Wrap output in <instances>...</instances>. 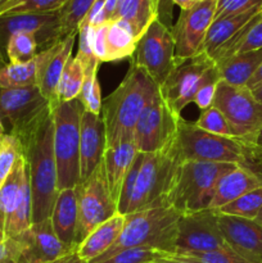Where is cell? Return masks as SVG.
<instances>
[{"label":"cell","mask_w":262,"mask_h":263,"mask_svg":"<svg viewBox=\"0 0 262 263\" xmlns=\"http://www.w3.org/2000/svg\"><path fill=\"white\" fill-rule=\"evenodd\" d=\"M21 148L28 166L32 193V223H38L50 218L59 193L53 116Z\"/></svg>","instance_id":"7a4b0ae2"},{"label":"cell","mask_w":262,"mask_h":263,"mask_svg":"<svg viewBox=\"0 0 262 263\" xmlns=\"http://www.w3.org/2000/svg\"><path fill=\"white\" fill-rule=\"evenodd\" d=\"M54 109L36 85L13 89H0V118L9 123L10 135L25 144Z\"/></svg>","instance_id":"52a82bcc"},{"label":"cell","mask_w":262,"mask_h":263,"mask_svg":"<svg viewBox=\"0 0 262 263\" xmlns=\"http://www.w3.org/2000/svg\"><path fill=\"white\" fill-rule=\"evenodd\" d=\"M105 139L104 121L100 115L82 110L80 123V182L86 181L95 171L104 156Z\"/></svg>","instance_id":"ffe728a7"},{"label":"cell","mask_w":262,"mask_h":263,"mask_svg":"<svg viewBox=\"0 0 262 263\" xmlns=\"http://www.w3.org/2000/svg\"><path fill=\"white\" fill-rule=\"evenodd\" d=\"M171 256L192 263H249L244 258H241L239 254H236L230 247L212 252L171 254Z\"/></svg>","instance_id":"f35d334b"},{"label":"cell","mask_w":262,"mask_h":263,"mask_svg":"<svg viewBox=\"0 0 262 263\" xmlns=\"http://www.w3.org/2000/svg\"><path fill=\"white\" fill-rule=\"evenodd\" d=\"M76 37L77 33L67 36L57 41L45 50L39 51L36 55V59H38L36 86L39 87L41 94L48 99L53 109H55L59 105V81H61L67 61L72 57Z\"/></svg>","instance_id":"ac0fdd59"},{"label":"cell","mask_w":262,"mask_h":263,"mask_svg":"<svg viewBox=\"0 0 262 263\" xmlns=\"http://www.w3.org/2000/svg\"><path fill=\"white\" fill-rule=\"evenodd\" d=\"M195 2H198V0H195Z\"/></svg>","instance_id":"94428289"},{"label":"cell","mask_w":262,"mask_h":263,"mask_svg":"<svg viewBox=\"0 0 262 263\" xmlns=\"http://www.w3.org/2000/svg\"><path fill=\"white\" fill-rule=\"evenodd\" d=\"M5 134H7V133H5V127H4V125H3L2 118H0V138H3Z\"/></svg>","instance_id":"11a10c76"},{"label":"cell","mask_w":262,"mask_h":263,"mask_svg":"<svg viewBox=\"0 0 262 263\" xmlns=\"http://www.w3.org/2000/svg\"><path fill=\"white\" fill-rule=\"evenodd\" d=\"M0 263H9L7 238H5V231L2 223H0Z\"/></svg>","instance_id":"bcb514c9"},{"label":"cell","mask_w":262,"mask_h":263,"mask_svg":"<svg viewBox=\"0 0 262 263\" xmlns=\"http://www.w3.org/2000/svg\"><path fill=\"white\" fill-rule=\"evenodd\" d=\"M76 249H74V251H72V252H69V253H67L66 256L61 257V258L55 259V261H53L50 263H87V262H85L84 259H82L81 257L79 256V253H77Z\"/></svg>","instance_id":"7dc6e473"},{"label":"cell","mask_w":262,"mask_h":263,"mask_svg":"<svg viewBox=\"0 0 262 263\" xmlns=\"http://www.w3.org/2000/svg\"><path fill=\"white\" fill-rule=\"evenodd\" d=\"M138 153L139 152L134 136L122 139L113 145L105 146L103 163H104L108 186H109L110 194L116 203L118 202V198H120L123 180H125L127 172L130 171Z\"/></svg>","instance_id":"7402d4cb"},{"label":"cell","mask_w":262,"mask_h":263,"mask_svg":"<svg viewBox=\"0 0 262 263\" xmlns=\"http://www.w3.org/2000/svg\"><path fill=\"white\" fill-rule=\"evenodd\" d=\"M85 72L82 68L81 63L76 59V57H71L67 61L66 67L62 73L61 81H59L58 87V97L59 103L69 102L81 94L82 85H84Z\"/></svg>","instance_id":"d6a6232c"},{"label":"cell","mask_w":262,"mask_h":263,"mask_svg":"<svg viewBox=\"0 0 262 263\" xmlns=\"http://www.w3.org/2000/svg\"><path fill=\"white\" fill-rule=\"evenodd\" d=\"M259 49H262V10L256 17L252 18L251 22L247 23V26L240 31L233 45L223 54L221 61L235 55V54L259 50Z\"/></svg>","instance_id":"1f68e13d"},{"label":"cell","mask_w":262,"mask_h":263,"mask_svg":"<svg viewBox=\"0 0 262 263\" xmlns=\"http://www.w3.org/2000/svg\"><path fill=\"white\" fill-rule=\"evenodd\" d=\"M126 216L116 213L115 216L95 228L77 246V253L85 262L91 263L105 253L120 238L125 226Z\"/></svg>","instance_id":"d4e9b609"},{"label":"cell","mask_w":262,"mask_h":263,"mask_svg":"<svg viewBox=\"0 0 262 263\" xmlns=\"http://www.w3.org/2000/svg\"><path fill=\"white\" fill-rule=\"evenodd\" d=\"M181 116L170 108L161 92H157L139 117L134 130L139 153L169 152L176 138Z\"/></svg>","instance_id":"8fae6325"},{"label":"cell","mask_w":262,"mask_h":263,"mask_svg":"<svg viewBox=\"0 0 262 263\" xmlns=\"http://www.w3.org/2000/svg\"><path fill=\"white\" fill-rule=\"evenodd\" d=\"M158 90L159 87L148 73L131 62L117 89L103 100L100 116L104 121L105 146L133 138L139 117Z\"/></svg>","instance_id":"6da1fadb"},{"label":"cell","mask_w":262,"mask_h":263,"mask_svg":"<svg viewBox=\"0 0 262 263\" xmlns=\"http://www.w3.org/2000/svg\"><path fill=\"white\" fill-rule=\"evenodd\" d=\"M179 166V162L169 152L144 154L127 215L157 205H169L167 198Z\"/></svg>","instance_id":"9c48e42d"},{"label":"cell","mask_w":262,"mask_h":263,"mask_svg":"<svg viewBox=\"0 0 262 263\" xmlns=\"http://www.w3.org/2000/svg\"><path fill=\"white\" fill-rule=\"evenodd\" d=\"M261 84H262V63H261V66L258 67V69L256 71V73L253 74V77H252V79L248 81L247 87H248L249 90H252Z\"/></svg>","instance_id":"c3c4849f"},{"label":"cell","mask_w":262,"mask_h":263,"mask_svg":"<svg viewBox=\"0 0 262 263\" xmlns=\"http://www.w3.org/2000/svg\"><path fill=\"white\" fill-rule=\"evenodd\" d=\"M216 5L217 0H198L188 9H180L179 18L171 28L176 59L203 53L205 36L215 21Z\"/></svg>","instance_id":"5bb4252c"},{"label":"cell","mask_w":262,"mask_h":263,"mask_svg":"<svg viewBox=\"0 0 262 263\" xmlns=\"http://www.w3.org/2000/svg\"><path fill=\"white\" fill-rule=\"evenodd\" d=\"M67 0H10L0 9V18L9 14L58 12Z\"/></svg>","instance_id":"e575fe53"},{"label":"cell","mask_w":262,"mask_h":263,"mask_svg":"<svg viewBox=\"0 0 262 263\" xmlns=\"http://www.w3.org/2000/svg\"><path fill=\"white\" fill-rule=\"evenodd\" d=\"M7 246L9 263H50L77 248L59 240L50 218L32 223L20 235L8 238Z\"/></svg>","instance_id":"4fadbf2b"},{"label":"cell","mask_w":262,"mask_h":263,"mask_svg":"<svg viewBox=\"0 0 262 263\" xmlns=\"http://www.w3.org/2000/svg\"><path fill=\"white\" fill-rule=\"evenodd\" d=\"M262 63V49L235 54L216 63L221 81L234 86H247Z\"/></svg>","instance_id":"484cf974"},{"label":"cell","mask_w":262,"mask_h":263,"mask_svg":"<svg viewBox=\"0 0 262 263\" xmlns=\"http://www.w3.org/2000/svg\"><path fill=\"white\" fill-rule=\"evenodd\" d=\"M97 0H67L58 10L59 37L64 39L73 33H79L80 26L87 17Z\"/></svg>","instance_id":"f1b7e54d"},{"label":"cell","mask_w":262,"mask_h":263,"mask_svg":"<svg viewBox=\"0 0 262 263\" xmlns=\"http://www.w3.org/2000/svg\"><path fill=\"white\" fill-rule=\"evenodd\" d=\"M84 109L92 115H100L102 112V90L98 81V72L85 74L84 85H82L81 94H80Z\"/></svg>","instance_id":"ab89813d"},{"label":"cell","mask_w":262,"mask_h":263,"mask_svg":"<svg viewBox=\"0 0 262 263\" xmlns=\"http://www.w3.org/2000/svg\"><path fill=\"white\" fill-rule=\"evenodd\" d=\"M158 9V20L169 28H172V14H174V3L172 0H154Z\"/></svg>","instance_id":"f6af8a7d"},{"label":"cell","mask_w":262,"mask_h":263,"mask_svg":"<svg viewBox=\"0 0 262 263\" xmlns=\"http://www.w3.org/2000/svg\"><path fill=\"white\" fill-rule=\"evenodd\" d=\"M38 53V41L32 33H15L10 36L5 46V54L9 59V63H27L32 61Z\"/></svg>","instance_id":"836d02e7"},{"label":"cell","mask_w":262,"mask_h":263,"mask_svg":"<svg viewBox=\"0 0 262 263\" xmlns=\"http://www.w3.org/2000/svg\"><path fill=\"white\" fill-rule=\"evenodd\" d=\"M84 110L81 99L59 103L53 112L54 156L58 189L76 187L80 182V123Z\"/></svg>","instance_id":"8992f818"},{"label":"cell","mask_w":262,"mask_h":263,"mask_svg":"<svg viewBox=\"0 0 262 263\" xmlns=\"http://www.w3.org/2000/svg\"><path fill=\"white\" fill-rule=\"evenodd\" d=\"M53 230L59 240L69 247H77V223H79V207H77L76 189L59 190L50 215Z\"/></svg>","instance_id":"cb8c5ba5"},{"label":"cell","mask_w":262,"mask_h":263,"mask_svg":"<svg viewBox=\"0 0 262 263\" xmlns=\"http://www.w3.org/2000/svg\"><path fill=\"white\" fill-rule=\"evenodd\" d=\"M156 263H192V262H188V261H184V259H180V258H175V257H172L171 254H170L167 258L164 259H161V261L156 262Z\"/></svg>","instance_id":"f5cc1de1"},{"label":"cell","mask_w":262,"mask_h":263,"mask_svg":"<svg viewBox=\"0 0 262 263\" xmlns=\"http://www.w3.org/2000/svg\"><path fill=\"white\" fill-rule=\"evenodd\" d=\"M225 117L233 138L248 146L262 128V104L247 86H234L220 81L213 104Z\"/></svg>","instance_id":"ba28073f"},{"label":"cell","mask_w":262,"mask_h":263,"mask_svg":"<svg viewBox=\"0 0 262 263\" xmlns=\"http://www.w3.org/2000/svg\"><path fill=\"white\" fill-rule=\"evenodd\" d=\"M180 216L170 205H157L126 215L120 238L103 256L91 263L100 262L123 249L136 247L158 249L174 254Z\"/></svg>","instance_id":"277c9868"},{"label":"cell","mask_w":262,"mask_h":263,"mask_svg":"<svg viewBox=\"0 0 262 263\" xmlns=\"http://www.w3.org/2000/svg\"><path fill=\"white\" fill-rule=\"evenodd\" d=\"M235 167L236 164L216 162L181 163L167 198V204L180 215L208 210L218 179Z\"/></svg>","instance_id":"5b68a950"},{"label":"cell","mask_w":262,"mask_h":263,"mask_svg":"<svg viewBox=\"0 0 262 263\" xmlns=\"http://www.w3.org/2000/svg\"><path fill=\"white\" fill-rule=\"evenodd\" d=\"M221 81L220 73H218L217 66H213L212 68L208 69L203 76L202 82L197 90L193 103L199 108L200 110H204L213 104L215 99L216 89H217L218 82Z\"/></svg>","instance_id":"60d3db41"},{"label":"cell","mask_w":262,"mask_h":263,"mask_svg":"<svg viewBox=\"0 0 262 263\" xmlns=\"http://www.w3.org/2000/svg\"><path fill=\"white\" fill-rule=\"evenodd\" d=\"M180 164L185 162H216L248 167L257 172L253 151L251 146L235 138L215 135L195 125V122L180 118L176 138L170 148Z\"/></svg>","instance_id":"3957f363"},{"label":"cell","mask_w":262,"mask_h":263,"mask_svg":"<svg viewBox=\"0 0 262 263\" xmlns=\"http://www.w3.org/2000/svg\"><path fill=\"white\" fill-rule=\"evenodd\" d=\"M251 91L253 92L254 98H256V99L262 104V84L258 85L257 87H254V89H252Z\"/></svg>","instance_id":"db71d44e"},{"label":"cell","mask_w":262,"mask_h":263,"mask_svg":"<svg viewBox=\"0 0 262 263\" xmlns=\"http://www.w3.org/2000/svg\"><path fill=\"white\" fill-rule=\"evenodd\" d=\"M261 10L262 8H256L240 14L228 15L213 21L203 44V53L207 54L213 62L217 63L228 49L233 45L247 23L251 22L252 18L256 17Z\"/></svg>","instance_id":"44dd1931"},{"label":"cell","mask_w":262,"mask_h":263,"mask_svg":"<svg viewBox=\"0 0 262 263\" xmlns=\"http://www.w3.org/2000/svg\"><path fill=\"white\" fill-rule=\"evenodd\" d=\"M174 5H177L180 9H188L195 3V0H172Z\"/></svg>","instance_id":"f907efd6"},{"label":"cell","mask_w":262,"mask_h":263,"mask_svg":"<svg viewBox=\"0 0 262 263\" xmlns=\"http://www.w3.org/2000/svg\"><path fill=\"white\" fill-rule=\"evenodd\" d=\"M21 156H22V148L20 141L10 134H5L3 136L2 148H0V187L12 174Z\"/></svg>","instance_id":"74e56055"},{"label":"cell","mask_w":262,"mask_h":263,"mask_svg":"<svg viewBox=\"0 0 262 263\" xmlns=\"http://www.w3.org/2000/svg\"><path fill=\"white\" fill-rule=\"evenodd\" d=\"M262 8V0H217L215 20Z\"/></svg>","instance_id":"7bdbcfd3"},{"label":"cell","mask_w":262,"mask_h":263,"mask_svg":"<svg viewBox=\"0 0 262 263\" xmlns=\"http://www.w3.org/2000/svg\"><path fill=\"white\" fill-rule=\"evenodd\" d=\"M38 80V59L27 63H7L0 68V89H13L36 85Z\"/></svg>","instance_id":"f546056e"},{"label":"cell","mask_w":262,"mask_h":263,"mask_svg":"<svg viewBox=\"0 0 262 263\" xmlns=\"http://www.w3.org/2000/svg\"><path fill=\"white\" fill-rule=\"evenodd\" d=\"M2 140H3V138H0V148H2Z\"/></svg>","instance_id":"91938a15"},{"label":"cell","mask_w":262,"mask_h":263,"mask_svg":"<svg viewBox=\"0 0 262 263\" xmlns=\"http://www.w3.org/2000/svg\"><path fill=\"white\" fill-rule=\"evenodd\" d=\"M138 40L135 30L126 21L116 20L108 22L107 62H116L133 55Z\"/></svg>","instance_id":"83f0119b"},{"label":"cell","mask_w":262,"mask_h":263,"mask_svg":"<svg viewBox=\"0 0 262 263\" xmlns=\"http://www.w3.org/2000/svg\"><path fill=\"white\" fill-rule=\"evenodd\" d=\"M257 221H258L259 223H262V210H261V212L258 213V216H257V218H256Z\"/></svg>","instance_id":"680465c9"},{"label":"cell","mask_w":262,"mask_h":263,"mask_svg":"<svg viewBox=\"0 0 262 263\" xmlns=\"http://www.w3.org/2000/svg\"><path fill=\"white\" fill-rule=\"evenodd\" d=\"M195 125L202 128V130L207 131V133L226 136V138H233L225 117L215 105H211L207 109L202 110L199 118L195 121Z\"/></svg>","instance_id":"b9f144b4"},{"label":"cell","mask_w":262,"mask_h":263,"mask_svg":"<svg viewBox=\"0 0 262 263\" xmlns=\"http://www.w3.org/2000/svg\"><path fill=\"white\" fill-rule=\"evenodd\" d=\"M213 66H216V62L205 53L192 58L176 59L169 77L159 87L162 98L176 115L181 116V110L193 102L203 76Z\"/></svg>","instance_id":"9a60e30c"},{"label":"cell","mask_w":262,"mask_h":263,"mask_svg":"<svg viewBox=\"0 0 262 263\" xmlns=\"http://www.w3.org/2000/svg\"><path fill=\"white\" fill-rule=\"evenodd\" d=\"M10 0H0V9H2L3 7H4L5 4H7V3H9Z\"/></svg>","instance_id":"6f0895ef"},{"label":"cell","mask_w":262,"mask_h":263,"mask_svg":"<svg viewBox=\"0 0 262 263\" xmlns=\"http://www.w3.org/2000/svg\"><path fill=\"white\" fill-rule=\"evenodd\" d=\"M228 247L213 211L204 210L180 216L174 254L212 252Z\"/></svg>","instance_id":"2e32d148"},{"label":"cell","mask_w":262,"mask_h":263,"mask_svg":"<svg viewBox=\"0 0 262 263\" xmlns=\"http://www.w3.org/2000/svg\"><path fill=\"white\" fill-rule=\"evenodd\" d=\"M107 30L108 22L99 27L94 28V35H92V50L94 55L100 63L107 62Z\"/></svg>","instance_id":"ee69618b"},{"label":"cell","mask_w":262,"mask_h":263,"mask_svg":"<svg viewBox=\"0 0 262 263\" xmlns=\"http://www.w3.org/2000/svg\"><path fill=\"white\" fill-rule=\"evenodd\" d=\"M253 156H254V159H256V163H257V171H258V174L261 175V177H262V152L261 153L253 152Z\"/></svg>","instance_id":"816d5d0a"},{"label":"cell","mask_w":262,"mask_h":263,"mask_svg":"<svg viewBox=\"0 0 262 263\" xmlns=\"http://www.w3.org/2000/svg\"><path fill=\"white\" fill-rule=\"evenodd\" d=\"M156 18H158V9L154 0H118L112 21L122 20L130 23L140 39Z\"/></svg>","instance_id":"4316f807"},{"label":"cell","mask_w":262,"mask_h":263,"mask_svg":"<svg viewBox=\"0 0 262 263\" xmlns=\"http://www.w3.org/2000/svg\"><path fill=\"white\" fill-rule=\"evenodd\" d=\"M131 62L143 68L161 87L176 63L171 28L156 18L136 43Z\"/></svg>","instance_id":"7c38bea8"},{"label":"cell","mask_w":262,"mask_h":263,"mask_svg":"<svg viewBox=\"0 0 262 263\" xmlns=\"http://www.w3.org/2000/svg\"><path fill=\"white\" fill-rule=\"evenodd\" d=\"M262 210V186L246 193L238 199L228 203L223 207L213 211L217 215L235 216V217L256 220Z\"/></svg>","instance_id":"4dcf8cb0"},{"label":"cell","mask_w":262,"mask_h":263,"mask_svg":"<svg viewBox=\"0 0 262 263\" xmlns=\"http://www.w3.org/2000/svg\"><path fill=\"white\" fill-rule=\"evenodd\" d=\"M5 64H7V63H4V57H3V50H2V49H0V68H2V67H4Z\"/></svg>","instance_id":"9f6ffc18"},{"label":"cell","mask_w":262,"mask_h":263,"mask_svg":"<svg viewBox=\"0 0 262 263\" xmlns=\"http://www.w3.org/2000/svg\"><path fill=\"white\" fill-rule=\"evenodd\" d=\"M169 256V253L158 251V249L136 247V248L123 249V251L110 256L109 258L97 263H156L161 259L167 258Z\"/></svg>","instance_id":"8d00e7d4"},{"label":"cell","mask_w":262,"mask_h":263,"mask_svg":"<svg viewBox=\"0 0 262 263\" xmlns=\"http://www.w3.org/2000/svg\"><path fill=\"white\" fill-rule=\"evenodd\" d=\"M217 223L226 244L236 254L249 263H262V223L226 215H217Z\"/></svg>","instance_id":"d6986e66"},{"label":"cell","mask_w":262,"mask_h":263,"mask_svg":"<svg viewBox=\"0 0 262 263\" xmlns=\"http://www.w3.org/2000/svg\"><path fill=\"white\" fill-rule=\"evenodd\" d=\"M251 148H252V151L257 152V153H261L262 152V128H261V131L258 133V135H257L254 143L252 144Z\"/></svg>","instance_id":"681fc988"},{"label":"cell","mask_w":262,"mask_h":263,"mask_svg":"<svg viewBox=\"0 0 262 263\" xmlns=\"http://www.w3.org/2000/svg\"><path fill=\"white\" fill-rule=\"evenodd\" d=\"M15 33H32L43 51L61 40L58 12L9 14L0 18V49L5 50L8 40Z\"/></svg>","instance_id":"e0dca14e"},{"label":"cell","mask_w":262,"mask_h":263,"mask_svg":"<svg viewBox=\"0 0 262 263\" xmlns=\"http://www.w3.org/2000/svg\"><path fill=\"white\" fill-rule=\"evenodd\" d=\"M92 35H94V27L86 22H82L79 28V50H77L76 59L81 63L85 74L98 72L100 62L95 58L94 50H92Z\"/></svg>","instance_id":"d590c367"},{"label":"cell","mask_w":262,"mask_h":263,"mask_svg":"<svg viewBox=\"0 0 262 263\" xmlns=\"http://www.w3.org/2000/svg\"><path fill=\"white\" fill-rule=\"evenodd\" d=\"M258 186H262V177L258 174L248 167L236 166L218 179L208 210H218Z\"/></svg>","instance_id":"603a6c76"},{"label":"cell","mask_w":262,"mask_h":263,"mask_svg":"<svg viewBox=\"0 0 262 263\" xmlns=\"http://www.w3.org/2000/svg\"><path fill=\"white\" fill-rule=\"evenodd\" d=\"M79 223L76 244L79 246L95 228L118 213L117 203L110 194L104 163L100 162L86 181L76 187Z\"/></svg>","instance_id":"30bf717a"}]
</instances>
